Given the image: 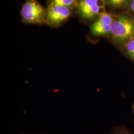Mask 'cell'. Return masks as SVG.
I'll return each instance as SVG.
<instances>
[{"label": "cell", "instance_id": "3", "mask_svg": "<svg viewBox=\"0 0 134 134\" xmlns=\"http://www.w3.org/2000/svg\"><path fill=\"white\" fill-rule=\"evenodd\" d=\"M106 0H78L77 9L82 19L92 20L106 12Z\"/></svg>", "mask_w": 134, "mask_h": 134}, {"label": "cell", "instance_id": "5", "mask_svg": "<svg viewBox=\"0 0 134 134\" xmlns=\"http://www.w3.org/2000/svg\"><path fill=\"white\" fill-rule=\"evenodd\" d=\"M71 14V9L63 5H50L47 9L46 23L56 26L68 19Z\"/></svg>", "mask_w": 134, "mask_h": 134}, {"label": "cell", "instance_id": "1", "mask_svg": "<svg viewBox=\"0 0 134 134\" xmlns=\"http://www.w3.org/2000/svg\"><path fill=\"white\" fill-rule=\"evenodd\" d=\"M134 37V16L129 13L115 15L109 38L110 41L119 49L131 39Z\"/></svg>", "mask_w": 134, "mask_h": 134}, {"label": "cell", "instance_id": "11", "mask_svg": "<svg viewBox=\"0 0 134 134\" xmlns=\"http://www.w3.org/2000/svg\"><path fill=\"white\" fill-rule=\"evenodd\" d=\"M132 110H133V113H134V103H133V105H132Z\"/></svg>", "mask_w": 134, "mask_h": 134}, {"label": "cell", "instance_id": "12", "mask_svg": "<svg viewBox=\"0 0 134 134\" xmlns=\"http://www.w3.org/2000/svg\"></svg>", "mask_w": 134, "mask_h": 134}, {"label": "cell", "instance_id": "7", "mask_svg": "<svg viewBox=\"0 0 134 134\" xmlns=\"http://www.w3.org/2000/svg\"><path fill=\"white\" fill-rule=\"evenodd\" d=\"M132 0H106L107 5L116 9L128 8Z\"/></svg>", "mask_w": 134, "mask_h": 134}, {"label": "cell", "instance_id": "10", "mask_svg": "<svg viewBox=\"0 0 134 134\" xmlns=\"http://www.w3.org/2000/svg\"><path fill=\"white\" fill-rule=\"evenodd\" d=\"M127 9L128 10L130 14L134 16V0H132Z\"/></svg>", "mask_w": 134, "mask_h": 134}, {"label": "cell", "instance_id": "9", "mask_svg": "<svg viewBox=\"0 0 134 134\" xmlns=\"http://www.w3.org/2000/svg\"><path fill=\"white\" fill-rule=\"evenodd\" d=\"M109 134H133L124 126L114 127Z\"/></svg>", "mask_w": 134, "mask_h": 134}, {"label": "cell", "instance_id": "4", "mask_svg": "<svg viewBox=\"0 0 134 134\" xmlns=\"http://www.w3.org/2000/svg\"><path fill=\"white\" fill-rule=\"evenodd\" d=\"M115 15L106 12L100 15L91 26V34L96 37H109Z\"/></svg>", "mask_w": 134, "mask_h": 134}, {"label": "cell", "instance_id": "6", "mask_svg": "<svg viewBox=\"0 0 134 134\" xmlns=\"http://www.w3.org/2000/svg\"><path fill=\"white\" fill-rule=\"evenodd\" d=\"M120 50L123 55L134 63V37L125 43Z\"/></svg>", "mask_w": 134, "mask_h": 134}, {"label": "cell", "instance_id": "8", "mask_svg": "<svg viewBox=\"0 0 134 134\" xmlns=\"http://www.w3.org/2000/svg\"><path fill=\"white\" fill-rule=\"evenodd\" d=\"M50 5H63L68 7L71 9L77 8V0H52Z\"/></svg>", "mask_w": 134, "mask_h": 134}, {"label": "cell", "instance_id": "2", "mask_svg": "<svg viewBox=\"0 0 134 134\" xmlns=\"http://www.w3.org/2000/svg\"><path fill=\"white\" fill-rule=\"evenodd\" d=\"M21 14L23 21L26 23L42 24L46 21L47 9L36 0H25Z\"/></svg>", "mask_w": 134, "mask_h": 134}]
</instances>
